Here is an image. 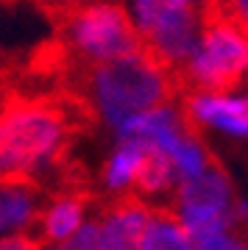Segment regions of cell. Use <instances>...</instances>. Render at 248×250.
<instances>
[{
	"label": "cell",
	"mask_w": 248,
	"mask_h": 250,
	"mask_svg": "<svg viewBox=\"0 0 248 250\" xmlns=\"http://www.w3.org/2000/svg\"><path fill=\"white\" fill-rule=\"evenodd\" d=\"M95 123V106L75 92H6L0 98V187H36V172L70 161L73 139Z\"/></svg>",
	"instance_id": "cell-1"
},
{
	"label": "cell",
	"mask_w": 248,
	"mask_h": 250,
	"mask_svg": "<svg viewBox=\"0 0 248 250\" xmlns=\"http://www.w3.org/2000/svg\"><path fill=\"white\" fill-rule=\"evenodd\" d=\"M64 92H75L103 114L109 125H120L131 117L176 103L181 98L176 72H170L145 47L131 56H120L100 64H81Z\"/></svg>",
	"instance_id": "cell-2"
},
{
	"label": "cell",
	"mask_w": 248,
	"mask_h": 250,
	"mask_svg": "<svg viewBox=\"0 0 248 250\" xmlns=\"http://www.w3.org/2000/svg\"><path fill=\"white\" fill-rule=\"evenodd\" d=\"M248 78V25L237 14L201 6V39L181 72V98H223Z\"/></svg>",
	"instance_id": "cell-3"
},
{
	"label": "cell",
	"mask_w": 248,
	"mask_h": 250,
	"mask_svg": "<svg viewBox=\"0 0 248 250\" xmlns=\"http://www.w3.org/2000/svg\"><path fill=\"white\" fill-rule=\"evenodd\" d=\"M56 39H62L81 64H100L131 56L142 47L140 31L120 3L81 0L50 17Z\"/></svg>",
	"instance_id": "cell-4"
},
{
	"label": "cell",
	"mask_w": 248,
	"mask_h": 250,
	"mask_svg": "<svg viewBox=\"0 0 248 250\" xmlns=\"http://www.w3.org/2000/svg\"><path fill=\"white\" fill-rule=\"evenodd\" d=\"M151 217V206H145L140 197L123 195L112 200L100 228V250H140L142 231Z\"/></svg>",
	"instance_id": "cell-5"
},
{
	"label": "cell",
	"mask_w": 248,
	"mask_h": 250,
	"mask_svg": "<svg viewBox=\"0 0 248 250\" xmlns=\"http://www.w3.org/2000/svg\"><path fill=\"white\" fill-rule=\"evenodd\" d=\"M176 203L178 208H209V211H231L237 214V197L231 189V181L221 161L215 159L204 172H198L195 178L178 181L176 189Z\"/></svg>",
	"instance_id": "cell-6"
},
{
	"label": "cell",
	"mask_w": 248,
	"mask_h": 250,
	"mask_svg": "<svg viewBox=\"0 0 248 250\" xmlns=\"http://www.w3.org/2000/svg\"><path fill=\"white\" fill-rule=\"evenodd\" d=\"M181 108L195 123H209L229 134L248 136V100L193 95V98H181Z\"/></svg>",
	"instance_id": "cell-7"
},
{
	"label": "cell",
	"mask_w": 248,
	"mask_h": 250,
	"mask_svg": "<svg viewBox=\"0 0 248 250\" xmlns=\"http://www.w3.org/2000/svg\"><path fill=\"white\" fill-rule=\"evenodd\" d=\"M84 197H59L42 217H36L34 225L42 233L45 242H64L81 228V214H84Z\"/></svg>",
	"instance_id": "cell-8"
},
{
	"label": "cell",
	"mask_w": 248,
	"mask_h": 250,
	"mask_svg": "<svg viewBox=\"0 0 248 250\" xmlns=\"http://www.w3.org/2000/svg\"><path fill=\"white\" fill-rule=\"evenodd\" d=\"M140 250H195V245L190 242L176 214H170L168 208H151Z\"/></svg>",
	"instance_id": "cell-9"
},
{
	"label": "cell",
	"mask_w": 248,
	"mask_h": 250,
	"mask_svg": "<svg viewBox=\"0 0 248 250\" xmlns=\"http://www.w3.org/2000/svg\"><path fill=\"white\" fill-rule=\"evenodd\" d=\"M176 170H173V161L162 147H156L153 142L145 139L142 156L137 161V170H134V187L140 189L142 195H153V192H165L173 184Z\"/></svg>",
	"instance_id": "cell-10"
},
{
	"label": "cell",
	"mask_w": 248,
	"mask_h": 250,
	"mask_svg": "<svg viewBox=\"0 0 248 250\" xmlns=\"http://www.w3.org/2000/svg\"><path fill=\"white\" fill-rule=\"evenodd\" d=\"M34 217V187H0V233L25 231Z\"/></svg>",
	"instance_id": "cell-11"
},
{
	"label": "cell",
	"mask_w": 248,
	"mask_h": 250,
	"mask_svg": "<svg viewBox=\"0 0 248 250\" xmlns=\"http://www.w3.org/2000/svg\"><path fill=\"white\" fill-rule=\"evenodd\" d=\"M142 147H145V139H123L120 142L112 161L106 164V184L112 189H123L134 181V170L142 156Z\"/></svg>",
	"instance_id": "cell-12"
},
{
	"label": "cell",
	"mask_w": 248,
	"mask_h": 250,
	"mask_svg": "<svg viewBox=\"0 0 248 250\" xmlns=\"http://www.w3.org/2000/svg\"><path fill=\"white\" fill-rule=\"evenodd\" d=\"M56 250H100V228L98 223L81 225L70 239H64Z\"/></svg>",
	"instance_id": "cell-13"
},
{
	"label": "cell",
	"mask_w": 248,
	"mask_h": 250,
	"mask_svg": "<svg viewBox=\"0 0 248 250\" xmlns=\"http://www.w3.org/2000/svg\"><path fill=\"white\" fill-rule=\"evenodd\" d=\"M195 250H248V245L231 239L226 233H218V236H209V239H198Z\"/></svg>",
	"instance_id": "cell-14"
},
{
	"label": "cell",
	"mask_w": 248,
	"mask_h": 250,
	"mask_svg": "<svg viewBox=\"0 0 248 250\" xmlns=\"http://www.w3.org/2000/svg\"><path fill=\"white\" fill-rule=\"evenodd\" d=\"M36 9L42 11L45 17L50 20V17H56L59 11H64V9H70V6H75V3H81V0H31Z\"/></svg>",
	"instance_id": "cell-15"
},
{
	"label": "cell",
	"mask_w": 248,
	"mask_h": 250,
	"mask_svg": "<svg viewBox=\"0 0 248 250\" xmlns=\"http://www.w3.org/2000/svg\"><path fill=\"white\" fill-rule=\"evenodd\" d=\"M237 17H240V20H243V22L248 25V3L243 6V9H240V14H237Z\"/></svg>",
	"instance_id": "cell-16"
},
{
	"label": "cell",
	"mask_w": 248,
	"mask_h": 250,
	"mask_svg": "<svg viewBox=\"0 0 248 250\" xmlns=\"http://www.w3.org/2000/svg\"><path fill=\"white\" fill-rule=\"evenodd\" d=\"M11 3H17V0H0V6H11Z\"/></svg>",
	"instance_id": "cell-17"
}]
</instances>
